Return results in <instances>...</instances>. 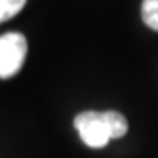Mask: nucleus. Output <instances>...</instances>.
Returning a JSON list of instances; mask_svg holds the SVG:
<instances>
[{"mask_svg":"<svg viewBox=\"0 0 158 158\" xmlns=\"http://www.w3.org/2000/svg\"><path fill=\"white\" fill-rule=\"evenodd\" d=\"M74 128L80 139L92 149H103L110 139H118L128 131V122L116 110L94 112L86 110L76 114Z\"/></svg>","mask_w":158,"mask_h":158,"instance_id":"f257e3e1","label":"nucleus"},{"mask_svg":"<svg viewBox=\"0 0 158 158\" xmlns=\"http://www.w3.org/2000/svg\"><path fill=\"white\" fill-rule=\"evenodd\" d=\"M27 55V40L19 32H8L0 36V78L14 76Z\"/></svg>","mask_w":158,"mask_h":158,"instance_id":"f03ea898","label":"nucleus"},{"mask_svg":"<svg viewBox=\"0 0 158 158\" xmlns=\"http://www.w3.org/2000/svg\"><path fill=\"white\" fill-rule=\"evenodd\" d=\"M141 15L147 27L152 31H158V0H143Z\"/></svg>","mask_w":158,"mask_h":158,"instance_id":"7ed1b4c3","label":"nucleus"},{"mask_svg":"<svg viewBox=\"0 0 158 158\" xmlns=\"http://www.w3.org/2000/svg\"><path fill=\"white\" fill-rule=\"evenodd\" d=\"M27 0H0V23L12 19L23 10Z\"/></svg>","mask_w":158,"mask_h":158,"instance_id":"20e7f679","label":"nucleus"}]
</instances>
